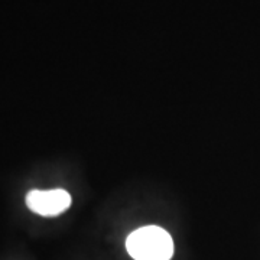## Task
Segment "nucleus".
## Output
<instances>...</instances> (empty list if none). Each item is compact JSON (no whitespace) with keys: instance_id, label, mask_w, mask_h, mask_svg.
<instances>
[{"instance_id":"obj_1","label":"nucleus","mask_w":260,"mask_h":260,"mask_svg":"<svg viewBox=\"0 0 260 260\" xmlns=\"http://www.w3.org/2000/svg\"><path fill=\"white\" fill-rule=\"evenodd\" d=\"M126 249L135 260H171L174 240L167 230L158 225H146L130 234Z\"/></svg>"},{"instance_id":"obj_2","label":"nucleus","mask_w":260,"mask_h":260,"mask_svg":"<svg viewBox=\"0 0 260 260\" xmlns=\"http://www.w3.org/2000/svg\"><path fill=\"white\" fill-rule=\"evenodd\" d=\"M73 204V198L65 189H34L26 195V205L32 213L42 217H56Z\"/></svg>"}]
</instances>
